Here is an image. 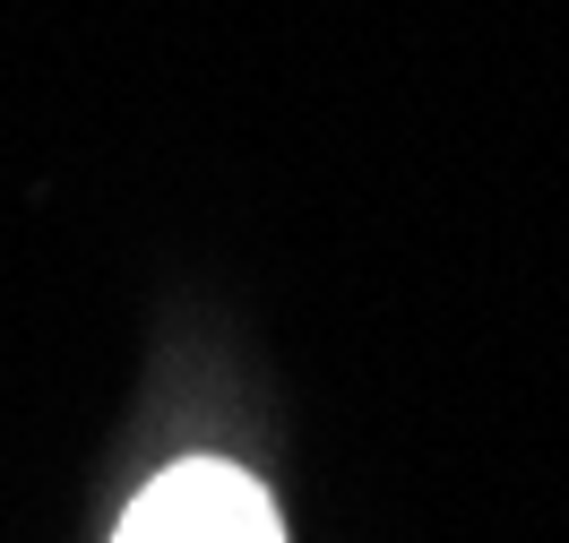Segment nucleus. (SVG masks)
<instances>
[{
    "label": "nucleus",
    "instance_id": "obj_1",
    "mask_svg": "<svg viewBox=\"0 0 569 543\" xmlns=\"http://www.w3.org/2000/svg\"><path fill=\"white\" fill-rule=\"evenodd\" d=\"M112 543H284L268 492L224 457H190V466L156 474L130 517L112 526Z\"/></svg>",
    "mask_w": 569,
    "mask_h": 543
}]
</instances>
